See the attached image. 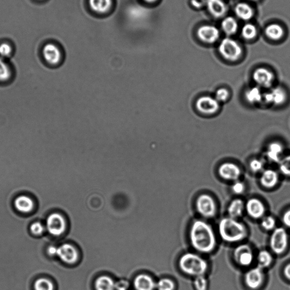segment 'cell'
<instances>
[{
    "mask_svg": "<svg viewBox=\"0 0 290 290\" xmlns=\"http://www.w3.org/2000/svg\"><path fill=\"white\" fill-rule=\"evenodd\" d=\"M206 6L209 12L214 18L221 19L227 12V7L223 0H206Z\"/></svg>",
    "mask_w": 290,
    "mask_h": 290,
    "instance_id": "cell-18",
    "label": "cell"
},
{
    "mask_svg": "<svg viewBox=\"0 0 290 290\" xmlns=\"http://www.w3.org/2000/svg\"><path fill=\"white\" fill-rule=\"evenodd\" d=\"M264 277L263 268L257 267L246 272L245 276V284L250 289L256 290L262 285Z\"/></svg>",
    "mask_w": 290,
    "mask_h": 290,
    "instance_id": "cell-13",
    "label": "cell"
},
{
    "mask_svg": "<svg viewBox=\"0 0 290 290\" xmlns=\"http://www.w3.org/2000/svg\"><path fill=\"white\" fill-rule=\"evenodd\" d=\"M288 95L285 89L280 87L271 89L263 94V102L266 105L281 106L287 101Z\"/></svg>",
    "mask_w": 290,
    "mask_h": 290,
    "instance_id": "cell-9",
    "label": "cell"
},
{
    "mask_svg": "<svg viewBox=\"0 0 290 290\" xmlns=\"http://www.w3.org/2000/svg\"><path fill=\"white\" fill-rule=\"evenodd\" d=\"M66 221L59 214L50 215L46 220V228L50 234L60 236L66 230Z\"/></svg>",
    "mask_w": 290,
    "mask_h": 290,
    "instance_id": "cell-12",
    "label": "cell"
},
{
    "mask_svg": "<svg viewBox=\"0 0 290 290\" xmlns=\"http://www.w3.org/2000/svg\"><path fill=\"white\" fill-rule=\"evenodd\" d=\"M278 164L280 173L286 177H290V155L282 157Z\"/></svg>",
    "mask_w": 290,
    "mask_h": 290,
    "instance_id": "cell-33",
    "label": "cell"
},
{
    "mask_svg": "<svg viewBox=\"0 0 290 290\" xmlns=\"http://www.w3.org/2000/svg\"><path fill=\"white\" fill-rule=\"evenodd\" d=\"M35 290H54L52 283L46 278H40L34 284Z\"/></svg>",
    "mask_w": 290,
    "mask_h": 290,
    "instance_id": "cell-34",
    "label": "cell"
},
{
    "mask_svg": "<svg viewBox=\"0 0 290 290\" xmlns=\"http://www.w3.org/2000/svg\"><path fill=\"white\" fill-rule=\"evenodd\" d=\"M220 107V103L209 95L202 96L196 102V109L205 115H213L219 112Z\"/></svg>",
    "mask_w": 290,
    "mask_h": 290,
    "instance_id": "cell-6",
    "label": "cell"
},
{
    "mask_svg": "<svg viewBox=\"0 0 290 290\" xmlns=\"http://www.w3.org/2000/svg\"><path fill=\"white\" fill-rule=\"evenodd\" d=\"M219 233L223 241L236 243L245 238L247 231L244 224L234 218L227 217L223 218L220 221Z\"/></svg>",
    "mask_w": 290,
    "mask_h": 290,
    "instance_id": "cell-2",
    "label": "cell"
},
{
    "mask_svg": "<svg viewBox=\"0 0 290 290\" xmlns=\"http://www.w3.org/2000/svg\"><path fill=\"white\" fill-rule=\"evenodd\" d=\"M253 80L258 87L270 89L275 80L274 74L271 70L266 67L257 68L252 75Z\"/></svg>",
    "mask_w": 290,
    "mask_h": 290,
    "instance_id": "cell-8",
    "label": "cell"
},
{
    "mask_svg": "<svg viewBox=\"0 0 290 290\" xmlns=\"http://www.w3.org/2000/svg\"><path fill=\"white\" fill-rule=\"evenodd\" d=\"M249 1H257V0H249Z\"/></svg>",
    "mask_w": 290,
    "mask_h": 290,
    "instance_id": "cell-49",
    "label": "cell"
},
{
    "mask_svg": "<svg viewBox=\"0 0 290 290\" xmlns=\"http://www.w3.org/2000/svg\"><path fill=\"white\" fill-rule=\"evenodd\" d=\"M278 174L274 170H265L263 171L262 174H261L260 183L265 188H273L278 184Z\"/></svg>",
    "mask_w": 290,
    "mask_h": 290,
    "instance_id": "cell-20",
    "label": "cell"
},
{
    "mask_svg": "<svg viewBox=\"0 0 290 290\" xmlns=\"http://www.w3.org/2000/svg\"><path fill=\"white\" fill-rule=\"evenodd\" d=\"M197 35L200 41L207 44L216 43L220 37L218 28L213 25L204 24L200 26L197 31Z\"/></svg>",
    "mask_w": 290,
    "mask_h": 290,
    "instance_id": "cell-10",
    "label": "cell"
},
{
    "mask_svg": "<svg viewBox=\"0 0 290 290\" xmlns=\"http://www.w3.org/2000/svg\"><path fill=\"white\" fill-rule=\"evenodd\" d=\"M145 1L148 2H153L156 1V0H145Z\"/></svg>",
    "mask_w": 290,
    "mask_h": 290,
    "instance_id": "cell-48",
    "label": "cell"
},
{
    "mask_svg": "<svg viewBox=\"0 0 290 290\" xmlns=\"http://www.w3.org/2000/svg\"><path fill=\"white\" fill-rule=\"evenodd\" d=\"M89 6L94 12L105 13L108 11L112 4V0H89Z\"/></svg>",
    "mask_w": 290,
    "mask_h": 290,
    "instance_id": "cell-28",
    "label": "cell"
},
{
    "mask_svg": "<svg viewBox=\"0 0 290 290\" xmlns=\"http://www.w3.org/2000/svg\"><path fill=\"white\" fill-rule=\"evenodd\" d=\"M284 152V146L277 141L271 142L268 145L266 152V156L268 160L271 162L279 163L282 158V155Z\"/></svg>",
    "mask_w": 290,
    "mask_h": 290,
    "instance_id": "cell-19",
    "label": "cell"
},
{
    "mask_svg": "<svg viewBox=\"0 0 290 290\" xmlns=\"http://www.w3.org/2000/svg\"><path fill=\"white\" fill-rule=\"evenodd\" d=\"M284 273L285 276L290 281V264L285 267Z\"/></svg>",
    "mask_w": 290,
    "mask_h": 290,
    "instance_id": "cell-46",
    "label": "cell"
},
{
    "mask_svg": "<svg viewBox=\"0 0 290 290\" xmlns=\"http://www.w3.org/2000/svg\"><path fill=\"white\" fill-rule=\"evenodd\" d=\"M128 288V282L124 281L118 282L117 284H116V289L117 290H127Z\"/></svg>",
    "mask_w": 290,
    "mask_h": 290,
    "instance_id": "cell-45",
    "label": "cell"
},
{
    "mask_svg": "<svg viewBox=\"0 0 290 290\" xmlns=\"http://www.w3.org/2000/svg\"><path fill=\"white\" fill-rule=\"evenodd\" d=\"M57 255L64 263L69 264L76 263L78 258L76 249L73 246L68 244L63 245L57 248Z\"/></svg>",
    "mask_w": 290,
    "mask_h": 290,
    "instance_id": "cell-16",
    "label": "cell"
},
{
    "mask_svg": "<svg viewBox=\"0 0 290 290\" xmlns=\"http://www.w3.org/2000/svg\"><path fill=\"white\" fill-rule=\"evenodd\" d=\"M196 209L203 217H213L216 213V205L214 199L208 195H200L196 202Z\"/></svg>",
    "mask_w": 290,
    "mask_h": 290,
    "instance_id": "cell-7",
    "label": "cell"
},
{
    "mask_svg": "<svg viewBox=\"0 0 290 290\" xmlns=\"http://www.w3.org/2000/svg\"><path fill=\"white\" fill-rule=\"evenodd\" d=\"M218 174L221 178L229 181H238L242 175V170L237 164L232 162H225L218 168Z\"/></svg>",
    "mask_w": 290,
    "mask_h": 290,
    "instance_id": "cell-11",
    "label": "cell"
},
{
    "mask_svg": "<svg viewBox=\"0 0 290 290\" xmlns=\"http://www.w3.org/2000/svg\"><path fill=\"white\" fill-rule=\"evenodd\" d=\"M266 34L272 41H279L284 37V28L277 23H271L267 27Z\"/></svg>",
    "mask_w": 290,
    "mask_h": 290,
    "instance_id": "cell-25",
    "label": "cell"
},
{
    "mask_svg": "<svg viewBox=\"0 0 290 290\" xmlns=\"http://www.w3.org/2000/svg\"><path fill=\"white\" fill-rule=\"evenodd\" d=\"M264 166L263 161L260 159H253L249 163L250 169L254 173H258L263 171Z\"/></svg>",
    "mask_w": 290,
    "mask_h": 290,
    "instance_id": "cell-39",
    "label": "cell"
},
{
    "mask_svg": "<svg viewBox=\"0 0 290 290\" xmlns=\"http://www.w3.org/2000/svg\"><path fill=\"white\" fill-rule=\"evenodd\" d=\"M193 284L196 290H207L208 287V282L204 275L196 277Z\"/></svg>",
    "mask_w": 290,
    "mask_h": 290,
    "instance_id": "cell-37",
    "label": "cell"
},
{
    "mask_svg": "<svg viewBox=\"0 0 290 290\" xmlns=\"http://www.w3.org/2000/svg\"><path fill=\"white\" fill-rule=\"evenodd\" d=\"M261 226L264 230L267 231L273 230L276 225V222L274 218L271 216H267L264 217L261 221Z\"/></svg>",
    "mask_w": 290,
    "mask_h": 290,
    "instance_id": "cell-38",
    "label": "cell"
},
{
    "mask_svg": "<svg viewBox=\"0 0 290 290\" xmlns=\"http://www.w3.org/2000/svg\"><path fill=\"white\" fill-rule=\"evenodd\" d=\"M235 13L240 20L245 21L250 20L254 15L252 7L245 2L238 3L235 7Z\"/></svg>",
    "mask_w": 290,
    "mask_h": 290,
    "instance_id": "cell-22",
    "label": "cell"
},
{
    "mask_svg": "<svg viewBox=\"0 0 290 290\" xmlns=\"http://www.w3.org/2000/svg\"><path fill=\"white\" fill-rule=\"evenodd\" d=\"M206 0H191V3L193 6L196 8H201L204 5H206Z\"/></svg>",
    "mask_w": 290,
    "mask_h": 290,
    "instance_id": "cell-44",
    "label": "cell"
},
{
    "mask_svg": "<svg viewBox=\"0 0 290 290\" xmlns=\"http://www.w3.org/2000/svg\"><path fill=\"white\" fill-rule=\"evenodd\" d=\"M234 258L239 266L248 267L253 260V255L250 247L243 245L236 247L234 252Z\"/></svg>",
    "mask_w": 290,
    "mask_h": 290,
    "instance_id": "cell-14",
    "label": "cell"
},
{
    "mask_svg": "<svg viewBox=\"0 0 290 290\" xmlns=\"http://www.w3.org/2000/svg\"><path fill=\"white\" fill-rule=\"evenodd\" d=\"M282 221L286 227L290 228V209L286 211L282 217Z\"/></svg>",
    "mask_w": 290,
    "mask_h": 290,
    "instance_id": "cell-43",
    "label": "cell"
},
{
    "mask_svg": "<svg viewBox=\"0 0 290 290\" xmlns=\"http://www.w3.org/2000/svg\"><path fill=\"white\" fill-rule=\"evenodd\" d=\"M270 248L276 255H281L285 251L288 245V234L284 228H275L270 236Z\"/></svg>",
    "mask_w": 290,
    "mask_h": 290,
    "instance_id": "cell-5",
    "label": "cell"
},
{
    "mask_svg": "<svg viewBox=\"0 0 290 290\" xmlns=\"http://www.w3.org/2000/svg\"><path fill=\"white\" fill-rule=\"evenodd\" d=\"M247 213L253 219H260L263 217L266 213V207L259 199H250L245 205Z\"/></svg>",
    "mask_w": 290,
    "mask_h": 290,
    "instance_id": "cell-17",
    "label": "cell"
},
{
    "mask_svg": "<svg viewBox=\"0 0 290 290\" xmlns=\"http://www.w3.org/2000/svg\"><path fill=\"white\" fill-rule=\"evenodd\" d=\"M218 51L225 60L229 62H236L242 57L243 49L237 41L226 38L221 42Z\"/></svg>",
    "mask_w": 290,
    "mask_h": 290,
    "instance_id": "cell-4",
    "label": "cell"
},
{
    "mask_svg": "<svg viewBox=\"0 0 290 290\" xmlns=\"http://www.w3.org/2000/svg\"><path fill=\"white\" fill-rule=\"evenodd\" d=\"M31 231L35 235H40L44 232L45 228L41 223H36L31 225Z\"/></svg>",
    "mask_w": 290,
    "mask_h": 290,
    "instance_id": "cell-42",
    "label": "cell"
},
{
    "mask_svg": "<svg viewBox=\"0 0 290 290\" xmlns=\"http://www.w3.org/2000/svg\"><path fill=\"white\" fill-rule=\"evenodd\" d=\"M264 93L261 88L258 87L248 89L245 92V98L250 105H257L263 102Z\"/></svg>",
    "mask_w": 290,
    "mask_h": 290,
    "instance_id": "cell-23",
    "label": "cell"
},
{
    "mask_svg": "<svg viewBox=\"0 0 290 290\" xmlns=\"http://www.w3.org/2000/svg\"><path fill=\"white\" fill-rule=\"evenodd\" d=\"M12 71L5 59L0 57V82L5 83L12 78Z\"/></svg>",
    "mask_w": 290,
    "mask_h": 290,
    "instance_id": "cell-30",
    "label": "cell"
},
{
    "mask_svg": "<svg viewBox=\"0 0 290 290\" xmlns=\"http://www.w3.org/2000/svg\"><path fill=\"white\" fill-rule=\"evenodd\" d=\"M96 290H114L116 284L109 277L102 276L97 279L95 282Z\"/></svg>",
    "mask_w": 290,
    "mask_h": 290,
    "instance_id": "cell-29",
    "label": "cell"
},
{
    "mask_svg": "<svg viewBox=\"0 0 290 290\" xmlns=\"http://www.w3.org/2000/svg\"><path fill=\"white\" fill-rule=\"evenodd\" d=\"M12 53V46L6 43H2L0 45V57L3 59L8 58Z\"/></svg>",
    "mask_w": 290,
    "mask_h": 290,
    "instance_id": "cell-40",
    "label": "cell"
},
{
    "mask_svg": "<svg viewBox=\"0 0 290 290\" xmlns=\"http://www.w3.org/2000/svg\"><path fill=\"white\" fill-rule=\"evenodd\" d=\"M134 286L136 290H154L156 284L151 277L145 274H140L135 278Z\"/></svg>",
    "mask_w": 290,
    "mask_h": 290,
    "instance_id": "cell-21",
    "label": "cell"
},
{
    "mask_svg": "<svg viewBox=\"0 0 290 290\" xmlns=\"http://www.w3.org/2000/svg\"><path fill=\"white\" fill-rule=\"evenodd\" d=\"M42 54L45 62L50 65H58L62 60V53L59 48L52 44H48L44 46Z\"/></svg>",
    "mask_w": 290,
    "mask_h": 290,
    "instance_id": "cell-15",
    "label": "cell"
},
{
    "mask_svg": "<svg viewBox=\"0 0 290 290\" xmlns=\"http://www.w3.org/2000/svg\"><path fill=\"white\" fill-rule=\"evenodd\" d=\"M179 267L184 273L196 277L203 275L207 270L208 265L201 256L189 252L180 257Z\"/></svg>",
    "mask_w": 290,
    "mask_h": 290,
    "instance_id": "cell-3",
    "label": "cell"
},
{
    "mask_svg": "<svg viewBox=\"0 0 290 290\" xmlns=\"http://www.w3.org/2000/svg\"><path fill=\"white\" fill-rule=\"evenodd\" d=\"M244 209V202L241 199H236L231 202L228 207L227 212L230 217L236 220V218L242 216Z\"/></svg>",
    "mask_w": 290,
    "mask_h": 290,
    "instance_id": "cell-24",
    "label": "cell"
},
{
    "mask_svg": "<svg viewBox=\"0 0 290 290\" xmlns=\"http://www.w3.org/2000/svg\"><path fill=\"white\" fill-rule=\"evenodd\" d=\"M156 288L158 290H174L175 284L171 279L164 278L157 283Z\"/></svg>",
    "mask_w": 290,
    "mask_h": 290,
    "instance_id": "cell-36",
    "label": "cell"
},
{
    "mask_svg": "<svg viewBox=\"0 0 290 290\" xmlns=\"http://www.w3.org/2000/svg\"><path fill=\"white\" fill-rule=\"evenodd\" d=\"M48 252L50 255H57V248H55L54 246H49L48 249Z\"/></svg>",
    "mask_w": 290,
    "mask_h": 290,
    "instance_id": "cell-47",
    "label": "cell"
},
{
    "mask_svg": "<svg viewBox=\"0 0 290 290\" xmlns=\"http://www.w3.org/2000/svg\"><path fill=\"white\" fill-rule=\"evenodd\" d=\"M232 191L236 195H241L244 192L245 190V185L243 182L240 181H235L233 185H232Z\"/></svg>",
    "mask_w": 290,
    "mask_h": 290,
    "instance_id": "cell-41",
    "label": "cell"
},
{
    "mask_svg": "<svg viewBox=\"0 0 290 290\" xmlns=\"http://www.w3.org/2000/svg\"><path fill=\"white\" fill-rule=\"evenodd\" d=\"M257 34L256 27L252 23H246L242 29V35L246 40H252L255 38Z\"/></svg>",
    "mask_w": 290,
    "mask_h": 290,
    "instance_id": "cell-32",
    "label": "cell"
},
{
    "mask_svg": "<svg viewBox=\"0 0 290 290\" xmlns=\"http://www.w3.org/2000/svg\"><path fill=\"white\" fill-rule=\"evenodd\" d=\"M273 261L271 254L266 250H261L257 256L258 267L266 268L269 267Z\"/></svg>",
    "mask_w": 290,
    "mask_h": 290,
    "instance_id": "cell-31",
    "label": "cell"
},
{
    "mask_svg": "<svg viewBox=\"0 0 290 290\" xmlns=\"http://www.w3.org/2000/svg\"><path fill=\"white\" fill-rule=\"evenodd\" d=\"M221 27L225 34L231 36L234 35L238 31L239 25L235 18L227 17L224 18L222 22Z\"/></svg>",
    "mask_w": 290,
    "mask_h": 290,
    "instance_id": "cell-26",
    "label": "cell"
},
{
    "mask_svg": "<svg viewBox=\"0 0 290 290\" xmlns=\"http://www.w3.org/2000/svg\"><path fill=\"white\" fill-rule=\"evenodd\" d=\"M192 246L202 253L212 252L216 245V238L212 227L201 220H196L192 224L189 232Z\"/></svg>",
    "mask_w": 290,
    "mask_h": 290,
    "instance_id": "cell-1",
    "label": "cell"
},
{
    "mask_svg": "<svg viewBox=\"0 0 290 290\" xmlns=\"http://www.w3.org/2000/svg\"><path fill=\"white\" fill-rule=\"evenodd\" d=\"M16 208L22 213H28L31 212L33 208L34 203L32 200L27 196H22L17 198L15 202Z\"/></svg>",
    "mask_w": 290,
    "mask_h": 290,
    "instance_id": "cell-27",
    "label": "cell"
},
{
    "mask_svg": "<svg viewBox=\"0 0 290 290\" xmlns=\"http://www.w3.org/2000/svg\"><path fill=\"white\" fill-rule=\"evenodd\" d=\"M230 93L228 89L221 88L217 89L216 94H215L214 98L221 103L227 102L228 99L230 98Z\"/></svg>",
    "mask_w": 290,
    "mask_h": 290,
    "instance_id": "cell-35",
    "label": "cell"
}]
</instances>
